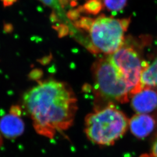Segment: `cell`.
I'll return each instance as SVG.
<instances>
[{
	"label": "cell",
	"mask_w": 157,
	"mask_h": 157,
	"mask_svg": "<svg viewBox=\"0 0 157 157\" xmlns=\"http://www.w3.org/2000/svg\"><path fill=\"white\" fill-rule=\"evenodd\" d=\"M22 106L36 133L48 139L70 129L78 110L72 89L67 83L54 79L39 82L25 92Z\"/></svg>",
	"instance_id": "obj_1"
},
{
	"label": "cell",
	"mask_w": 157,
	"mask_h": 157,
	"mask_svg": "<svg viewBox=\"0 0 157 157\" xmlns=\"http://www.w3.org/2000/svg\"><path fill=\"white\" fill-rule=\"evenodd\" d=\"M146 64L134 49L124 46L96 61L92 67L94 109L129 101L143 89L141 77Z\"/></svg>",
	"instance_id": "obj_2"
},
{
	"label": "cell",
	"mask_w": 157,
	"mask_h": 157,
	"mask_svg": "<svg viewBox=\"0 0 157 157\" xmlns=\"http://www.w3.org/2000/svg\"><path fill=\"white\" fill-rule=\"evenodd\" d=\"M129 119L114 104L95 109L84 120V133L92 143L100 146L114 144L127 132Z\"/></svg>",
	"instance_id": "obj_3"
},
{
	"label": "cell",
	"mask_w": 157,
	"mask_h": 157,
	"mask_svg": "<svg viewBox=\"0 0 157 157\" xmlns=\"http://www.w3.org/2000/svg\"><path fill=\"white\" fill-rule=\"evenodd\" d=\"M130 23V19H116L101 15L93 19L89 32L90 43L88 49L94 54L110 55L124 45V33Z\"/></svg>",
	"instance_id": "obj_4"
},
{
	"label": "cell",
	"mask_w": 157,
	"mask_h": 157,
	"mask_svg": "<svg viewBox=\"0 0 157 157\" xmlns=\"http://www.w3.org/2000/svg\"><path fill=\"white\" fill-rule=\"evenodd\" d=\"M19 106L12 107L8 113L0 118V134L7 139H15L24 133L25 124Z\"/></svg>",
	"instance_id": "obj_5"
},
{
	"label": "cell",
	"mask_w": 157,
	"mask_h": 157,
	"mask_svg": "<svg viewBox=\"0 0 157 157\" xmlns=\"http://www.w3.org/2000/svg\"><path fill=\"white\" fill-rule=\"evenodd\" d=\"M131 105L137 113H147L157 108V92L150 87H143L132 95Z\"/></svg>",
	"instance_id": "obj_6"
},
{
	"label": "cell",
	"mask_w": 157,
	"mask_h": 157,
	"mask_svg": "<svg viewBox=\"0 0 157 157\" xmlns=\"http://www.w3.org/2000/svg\"><path fill=\"white\" fill-rule=\"evenodd\" d=\"M155 121L147 113H137L129 119V128L132 133L138 139H144L155 129Z\"/></svg>",
	"instance_id": "obj_7"
},
{
	"label": "cell",
	"mask_w": 157,
	"mask_h": 157,
	"mask_svg": "<svg viewBox=\"0 0 157 157\" xmlns=\"http://www.w3.org/2000/svg\"><path fill=\"white\" fill-rule=\"evenodd\" d=\"M140 83L142 88H157V58L151 64H148L144 69L141 74Z\"/></svg>",
	"instance_id": "obj_8"
},
{
	"label": "cell",
	"mask_w": 157,
	"mask_h": 157,
	"mask_svg": "<svg viewBox=\"0 0 157 157\" xmlns=\"http://www.w3.org/2000/svg\"><path fill=\"white\" fill-rule=\"evenodd\" d=\"M103 6L101 0H89L82 6L80 10L88 13L97 15L101 12Z\"/></svg>",
	"instance_id": "obj_9"
},
{
	"label": "cell",
	"mask_w": 157,
	"mask_h": 157,
	"mask_svg": "<svg viewBox=\"0 0 157 157\" xmlns=\"http://www.w3.org/2000/svg\"><path fill=\"white\" fill-rule=\"evenodd\" d=\"M104 6L109 11L118 12L123 10L128 0H101Z\"/></svg>",
	"instance_id": "obj_10"
},
{
	"label": "cell",
	"mask_w": 157,
	"mask_h": 157,
	"mask_svg": "<svg viewBox=\"0 0 157 157\" xmlns=\"http://www.w3.org/2000/svg\"><path fill=\"white\" fill-rule=\"evenodd\" d=\"M46 6H50L52 8H58L59 7L60 2L59 0H40Z\"/></svg>",
	"instance_id": "obj_11"
},
{
	"label": "cell",
	"mask_w": 157,
	"mask_h": 157,
	"mask_svg": "<svg viewBox=\"0 0 157 157\" xmlns=\"http://www.w3.org/2000/svg\"><path fill=\"white\" fill-rule=\"evenodd\" d=\"M151 157H157V137L154 141L152 146Z\"/></svg>",
	"instance_id": "obj_12"
},
{
	"label": "cell",
	"mask_w": 157,
	"mask_h": 157,
	"mask_svg": "<svg viewBox=\"0 0 157 157\" xmlns=\"http://www.w3.org/2000/svg\"><path fill=\"white\" fill-rule=\"evenodd\" d=\"M2 2V4L4 6H11L17 1V0H1Z\"/></svg>",
	"instance_id": "obj_13"
},
{
	"label": "cell",
	"mask_w": 157,
	"mask_h": 157,
	"mask_svg": "<svg viewBox=\"0 0 157 157\" xmlns=\"http://www.w3.org/2000/svg\"><path fill=\"white\" fill-rule=\"evenodd\" d=\"M59 1L60 2V4L62 6L67 4V3L69 2H71V5L72 6H73V4L76 3V0H59Z\"/></svg>",
	"instance_id": "obj_14"
},
{
	"label": "cell",
	"mask_w": 157,
	"mask_h": 157,
	"mask_svg": "<svg viewBox=\"0 0 157 157\" xmlns=\"http://www.w3.org/2000/svg\"><path fill=\"white\" fill-rule=\"evenodd\" d=\"M148 157V156H146V155H143V156H142V157Z\"/></svg>",
	"instance_id": "obj_15"
}]
</instances>
